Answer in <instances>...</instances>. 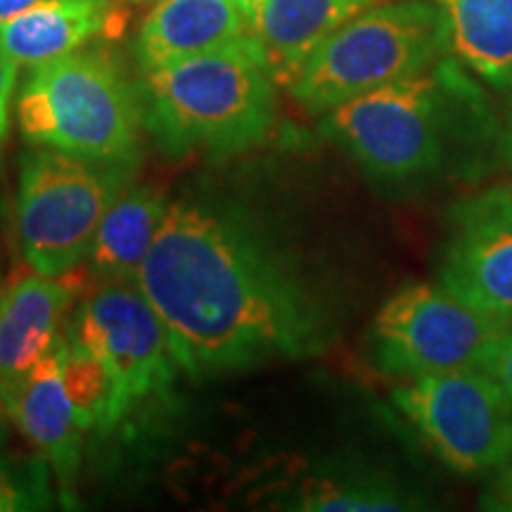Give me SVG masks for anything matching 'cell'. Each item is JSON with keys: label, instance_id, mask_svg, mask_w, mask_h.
<instances>
[{"label": "cell", "instance_id": "obj_1", "mask_svg": "<svg viewBox=\"0 0 512 512\" xmlns=\"http://www.w3.org/2000/svg\"><path fill=\"white\" fill-rule=\"evenodd\" d=\"M136 283L192 380L320 356L337 316L297 261L238 204L169 202Z\"/></svg>", "mask_w": 512, "mask_h": 512}, {"label": "cell", "instance_id": "obj_2", "mask_svg": "<svg viewBox=\"0 0 512 512\" xmlns=\"http://www.w3.org/2000/svg\"><path fill=\"white\" fill-rule=\"evenodd\" d=\"M318 128L366 178L387 188L477 183L501 162L503 114L456 55L342 102Z\"/></svg>", "mask_w": 512, "mask_h": 512}, {"label": "cell", "instance_id": "obj_3", "mask_svg": "<svg viewBox=\"0 0 512 512\" xmlns=\"http://www.w3.org/2000/svg\"><path fill=\"white\" fill-rule=\"evenodd\" d=\"M252 34L140 79L145 131L169 157H233L252 150L275 124L278 93Z\"/></svg>", "mask_w": 512, "mask_h": 512}, {"label": "cell", "instance_id": "obj_4", "mask_svg": "<svg viewBox=\"0 0 512 512\" xmlns=\"http://www.w3.org/2000/svg\"><path fill=\"white\" fill-rule=\"evenodd\" d=\"M17 126L31 147L93 162L138 164L143 98L105 48H81L38 64L22 83Z\"/></svg>", "mask_w": 512, "mask_h": 512}, {"label": "cell", "instance_id": "obj_5", "mask_svg": "<svg viewBox=\"0 0 512 512\" xmlns=\"http://www.w3.org/2000/svg\"><path fill=\"white\" fill-rule=\"evenodd\" d=\"M451 53L448 19L434 0L377 3L313 50L290 95L320 117L358 95L425 72Z\"/></svg>", "mask_w": 512, "mask_h": 512}, {"label": "cell", "instance_id": "obj_6", "mask_svg": "<svg viewBox=\"0 0 512 512\" xmlns=\"http://www.w3.org/2000/svg\"><path fill=\"white\" fill-rule=\"evenodd\" d=\"M138 164L93 162L34 147L22 157L17 238L31 271L72 273L88 259L98 226Z\"/></svg>", "mask_w": 512, "mask_h": 512}, {"label": "cell", "instance_id": "obj_7", "mask_svg": "<svg viewBox=\"0 0 512 512\" xmlns=\"http://www.w3.org/2000/svg\"><path fill=\"white\" fill-rule=\"evenodd\" d=\"M512 318L460 302L444 285L411 283L375 313L368 356L377 373L396 380L482 370Z\"/></svg>", "mask_w": 512, "mask_h": 512}, {"label": "cell", "instance_id": "obj_8", "mask_svg": "<svg viewBox=\"0 0 512 512\" xmlns=\"http://www.w3.org/2000/svg\"><path fill=\"white\" fill-rule=\"evenodd\" d=\"M394 406L448 470L489 477L512 453V399L484 370L425 375L394 392Z\"/></svg>", "mask_w": 512, "mask_h": 512}, {"label": "cell", "instance_id": "obj_9", "mask_svg": "<svg viewBox=\"0 0 512 512\" xmlns=\"http://www.w3.org/2000/svg\"><path fill=\"white\" fill-rule=\"evenodd\" d=\"M64 337L105 358L133 406L164 399L181 370L169 332L138 283L98 280L67 316Z\"/></svg>", "mask_w": 512, "mask_h": 512}, {"label": "cell", "instance_id": "obj_10", "mask_svg": "<svg viewBox=\"0 0 512 512\" xmlns=\"http://www.w3.org/2000/svg\"><path fill=\"white\" fill-rule=\"evenodd\" d=\"M434 273L460 302L512 318L510 188H484L446 209Z\"/></svg>", "mask_w": 512, "mask_h": 512}, {"label": "cell", "instance_id": "obj_11", "mask_svg": "<svg viewBox=\"0 0 512 512\" xmlns=\"http://www.w3.org/2000/svg\"><path fill=\"white\" fill-rule=\"evenodd\" d=\"M67 275L34 271L0 292V406L64 335L76 297Z\"/></svg>", "mask_w": 512, "mask_h": 512}, {"label": "cell", "instance_id": "obj_12", "mask_svg": "<svg viewBox=\"0 0 512 512\" xmlns=\"http://www.w3.org/2000/svg\"><path fill=\"white\" fill-rule=\"evenodd\" d=\"M64 335L48 351L27 377L19 382L3 408L8 411L17 430L31 446L48 460L62 489V501H74L76 475L81 460V434L72 401L67 396L62 375Z\"/></svg>", "mask_w": 512, "mask_h": 512}, {"label": "cell", "instance_id": "obj_13", "mask_svg": "<svg viewBox=\"0 0 512 512\" xmlns=\"http://www.w3.org/2000/svg\"><path fill=\"white\" fill-rule=\"evenodd\" d=\"M252 34V19L233 0H162L140 24L133 55L140 72L230 46Z\"/></svg>", "mask_w": 512, "mask_h": 512}, {"label": "cell", "instance_id": "obj_14", "mask_svg": "<svg viewBox=\"0 0 512 512\" xmlns=\"http://www.w3.org/2000/svg\"><path fill=\"white\" fill-rule=\"evenodd\" d=\"M126 27L124 10L112 0H43L0 27V48L17 67L34 69Z\"/></svg>", "mask_w": 512, "mask_h": 512}, {"label": "cell", "instance_id": "obj_15", "mask_svg": "<svg viewBox=\"0 0 512 512\" xmlns=\"http://www.w3.org/2000/svg\"><path fill=\"white\" fill-rule=\"evenodd\" d=\"M380 0H261L252 36L264 50L278 86L290 88L306 60L339 27Z\"/></svg>", "mask_w": 512, "mask_h": 512}, {"label": "cell", "instance_id": "obj_16", "mask_svg": "<svg viewBox=\"0 0 512 512\" xmlns=\"http://www.w3.org/2000/svg\"><path fill=\"white\" fill-rule=\"evenodd\" d=\"M169 202L155 185L128 183L119 192L102 216L88 252V264L95 278L136 283L140 266L155 245Z\"/></svg>", "mask_w": 512, "mask_h": 512}, {"label": "cell", "instance_id": "obj_17", "mask_svg": "<svg viewBox=\"0 0 512 512\" xmlns=\"http://www.w3.org/2000/svg\"><path fill=\"white\" fill-rule=\"evenodd\" d=\"M306 512H408L432 508V498L403 479L366 465H332L306 479L292 496Z\"/></svg>", "mask_w": 512, "mask_h": 512}, {"label": "cell", "instance_id": "obj_18", "mask_svg": "<svg viewBox=\"0 0 512 512\" xmlns=\"http://www.w3.org/2000/svg\"><path fill=\"white\" fill-rule=\"evenodd\" d=\"M448 19L453 55L491 91L512 93V0H434Z\"/></svg>", "mask_w": 512, "mask_h": 512}, {"label": "cell", "instance_id": "obj_19", "mask_svg": "<svg viewBox=\"0 0 512 512\" xmlns=\"http://www.w3.org/2000/svg\"><path fill=\"white\" fill-rule=\"evenodd\" d=\"M62 375L76 422L83 432H110L131 413L133 403L110 363L64 337Z\"/></svg>", "mask_w": 512, "mask_h": 512}, {"label": "cell", "instance_id": "obj_20", "mask_svg": "<svg viewBox=\"0 0 512 512\" xmlns=\"http://www.w3.org/2000/svg\"><path fill=\"white\" fill-rule=\"evenodd\" d=\"M479 508L491 512H512V453L498 470L489 475V482L479 496Z\"/></svg>", "mask_w": 512, "mask_h": 512}, {"label": "cell", "instance_id": "obj_21", "mask_svg": "<svg viewBox=\"0 0 512 512\" xmlns=\"http://www.w3.org/2000/svg\"><path fill=\"white\" fill-rule=\"evenodd\" d=\"M484 373H489L505 389L512 399V323L505 328L501 337L496 339L494 349L484 363Z\"/></svg>", "mask_w": 512, "mask_h": 512}, {"label": "cell", "instance_id": "obj_22", "mask_svg": "<svg viewBox=\"0 0 512 512\" xmlns=\"http://www.w3.org/2000/svg\"><path fill=\"white\" fill-rule=\"evenodd\" d=\"M17 62L0 48V145L10 131V102L17 83Z\"/></svg>", "mask_w": 512, "mask_h": 512}, {"label": "cell", "instance_id": "obj_23", "mask_svg": "<svg viewBox=\"0 0 512 512\" xmlns=\"http://www.w3.org/2000/svg\"><path fill=\"white\" fill-rule=\"evenodd\" d=\"M501 162L512 171V105L503 112V133H501Z\"/></svg>", "mask_w": 512, "mask_h": 512}, {"label": "cell", "instance_id": "obj_24", "mask_svg": "<svg viewBox=\"0 0 512 512\" xmlns=\"http://www.w3.org/2000/svg\"><path fill=\"white\" fill-rule=\"evenodd\" d=\"M38 3H43V0H0V27H3L5 22H10L12 17L31 10Z\"/></svg>", "mask_w": 512, "mask_h": 512}, {"label": "cell", "instance_id": "obj_25", "mask_svg": "<svg viewBox=\"0 0 512 512\" xmlns=\"http://www.w3.org/2000/svg\"><path fill=\"white\" fill-rule=\"evenodd\" d=\"M235 5H238V8H242L249 15V19H252V12L256 10V5L261 3V0H233Z\"/></svg>", "mask_w": 512, "mask_h": 512}, {"label": "cell", "instance_id": "obj_26", "mask_svg": "<svg viewBox=\"0 0 512 512\" xmlns=\"http://www.w3.org/2000/svg\"><path fill=\"white\" fill-rule=\"evenodd\" d=\"M3 463H5L3 460V430H0V467H3Z\"/></svg>", "mask_w": 512, "mask_h": 512}]
</instances>
